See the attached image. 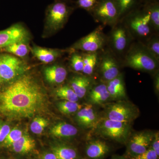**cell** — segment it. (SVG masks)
Returning a JSON list of instances; mask_svg holds the SVG:
<instances>
[{
  "label": "cell",
  "mask_w": 159,
  "mask_h": 159,
  "mask_svg": "<svg viewBox=\"0 0 159 159\" xmlns=\"http://www.w3.org/2000/svg\"><path fill=\"white\" fill-rule=\"evenodd\" d=\"M154 134L148 131H143L129 137L126 142V157L137 155L145 152L151 146Z\"/></svg>",
  "instance_id": "cell-12"
},
{
  "label": "cell",
  "mask_w": 159,
  "mask_h": 159,
  "mask_svg": "<svg viewBox=\"0 0 159 159\" xmlns=\"http://www.w3.org/2000/svg\"><path fill=\"white\" fill-rule=\"evenodd\" d=\"M107 37V47L122 62L135 41L130 32L122 21L118 22L111 27Z\"/></svg>",
  "instance_id": "cell-5"
},
{
  "label": "cell",
  "mask_w": 159,
  "mask_h": 159,
  "mask_svg": "<svg viewBox=\"0 0 159 159\" xmlns=\"http://www.w3.org/2000/svg\"><path fill=\"white\" fill-rule=\"evenodd\" d=\"M50 149L57 159H83L77 148L68 144L59 143L53 145Z\"/></svg>",
  "instance_id": "cell-22"
},
{
  "label": "cell",
  "mask_w": 159,
  "mask_h": 159,
  "mask_svg": "<svg viewBox=\"0 0 159 159\" xmlns=\"http://www.w3.org/2000/svg\"><path fill=\"white\" fill-rule=\"evenodd\" d=\"M122 62L107 48L100 52V58L96 75L99 81L107 83L122 73Z\"/></svg>",
  "instance_id": "cell-8"
},
{
  "label": "cell",
  "mask_w": 159,
  "mask_h": 159,
  "mask_svg": "<svg viewBox=\"0 0 159 159\" xmlns=\"http://www.w3.org/2000/svg\"><path fill=\"white\" fill-rule=\"evenodd\" d=\"M47 97L34 77L23 74L0 92V114L18 120L39 115L45 110Z\"/></svg>",
  "instance_id": "cell-1"
},
{
  "label": "cell",
  "mask_w": 159,
  "mask_h": 159,
  "mask_svg": "<svg viewBox=\"0 0 159 159\" xmlns=\"http://www.w3.org/2000/svg\"><path fill=\"white\" fill-rule=\"evenodd\" d=\"M82 105L77 102L63 100L58 103V108L62 113L65 115L77 113L82 108Z\"/></svg>",
  "instance_id": "cell-30"
},
{
  "label": "cell",
  "mask_w": 159,
  "mask_h": 159,
  "mask_svg": "<svg viewBox=\"0 0 159 159\" xmlns=\"http://www.w3.org/2000/svg\"><path fill=\"white\" fill-rule=\"evenodd\" d=\"M1 50L13 54L16 57L24 58L28 55L30 48L27 43H18L7 46Z\"/></svg>",
  "instance_id": "cell-26"
},
{
  "label": "cell",
  "mask_w": 159,
  "mask_h": 159,
  "mask_svg": "<svg viewBox=\"0 0 159 159\" xmlns=\"http://www.w3.org/2000/svg\"><path fill=\"white\" fill-rule=\"evenodd\" d=\"M55 94L57 97L63 100L77 102L79 99L68 84L59 86L55 91Z\"/></svg>",
  "instance_id": "cell-28"
},
{
  "label": "cell",
  "mask_w": 159,
  "mask_h": 159,
  "mask_svg": "<svg viewBox=\"0 0 159 159\" xmlns=\"http://www.w3.org/2000/svg\"><path fill=\"white\" fill-rule=\"evenodd\" d=\"M23 132L20 129L15 128L10 130L1 146L3 148H9L12 144L18 141L23 136Z\"/></svg>",
  "instance_id": "cell-32"
},
{
  "label": "cell",
  "mask_w": 159,
  "mask_h": 159,
  "mask_svg": "<svg viewBox=\"0 0 159 159\" xmlns=\"http://www.w3.org/2000/svg\"><path fill=\"white\" fill-rule=\"evenodd\" d=\"M25 63L19 57L9 54L0 55V81H14L21 77L26 70Z\"/></svg>",
  "instance_id": "cell-11"
},
{
  "label": "cell",
  "mask_w": 159,
  "mask_h": 159,
  "mask_svg": "<svg viewBox=\"0 0 159 159\" xmlns=\"http://www.w3.org/2000/svg\"><path fill=\"white\" fill-rule=\"evenodd\" d=\"M154 77V87L155 90L157 93H158L159 90V70L156 71L153 74Z\"/></svg>",
  "instance_id": "cell-39"
},
{
  "label": "cell",
  "mask_w": 159,
  "mask_h": 159,
  "mask_svg": "<svg viewBox=\"0 0 159 159\" xmlns=\"http://www.w3.org/2000/svg\"><path fill=\"white\" fill-rule=\"evenodd\" d=\"M10 130V127L9 125L7 124L0 125V145H2L5 141Z\"/></svg>",
  "instance_id": "cell-36"
},
{
  "label": "cell",
  "mask_w": 159,
  "mask_h": 159,
  "mask_svg": "<svg viewBox=\"0 0 159 159\" xmlns=\"http://www.w3.org/2000/svg\"><path fill=\"white\" fill-rule=\"evenodd\" d=\"M76 119L78 123L83 127L91 129L95 128L100 118L93 106L89 104L77 112Z\"/></svg>",
  "instance_id": "cell-19"
},
{
  "label": "cell",
  "mask_w": 159,
  "mask_h": 159,
  "mask_svg": "<svg viewBox=\"0 0 159 159\" xmlns=\"http://www.w3.org/2000/svg\"><path fill=\"white\" fill-rule=\"evenodd\" d=\"M111 159H128L126 157H123V156H114Z\"/></svg>",
  "instance_id": "cell-40"
},
{
  "label": "cell",
  "mask_w": 159,
  "mask_h": 159,
  "mask_svg": "<svg viewBox=\"0 0 159 159\" xmlns=\"http://www.w3.org/2000/svg\"><path fill=\"white\" fill-rule=\"evenodd\" d=\"M69 64L72 70L77 73L82 74L84 69V59L83 52L73 51L70 52Z\"/></svg>",
  "instance_id": "cell-27"
},
{
  "label": "cell",
  "mask_w": 159,
  "mask_h": 159,
  "mask_svg": "<svg viewBox=\"0 0 159 159\" xmlns=\"http://www.w3.org/2000/svg\"><path fill=\"white\" fill-rule=\"evenodd\" d=\"M0 159H4L3 158H2V157H0Z\"/></svg>",
  "instance_id": "cell-42"
},
{
  "label": "cell",
  "mask_w": 159,
  "mask_h": 159,
  "mask_svg": "<svg viewBox=\"0 0 159 159\" xmlns=\"http://www.w3.org/2000/svg\"><path fill=\"white\" fill-rule=\"evenodd\" d=\"M139 111L136 106L124 100L107 104L105 117L111 120L131 123L137 119Z\"/></svg>",
  "instance_id": "cell-10"
},
{
  "label": "cell",
  "mask_w": 159,
  "mask_h": 159,
  "mask_svg": "<svg viewBox=\"0 0 159 159\" xmlns=\"http://www.w3.org/2000/svg\"><path fill=\"white\" fill-rule=\"evenodd\" d=\"M130 124L103 117L99 119L95 129L100 137L124 144L126 143L130 137Z\"/></svg>",
  "instance_id": "cell-6"
},
{
  "label": "cell",
  "mask_w": 159,
  "mask_h": 159,
  "mask_svg": "<svg viewBox=\"0 0 159 159\" xmlns=\"http://www.w3.org/2000/svg\"><path fill=\"white\" fill-rule=\"evenodd\" d=\"M51 134L57 139H70L76 136L78 132L75 126L66 122H61L54 125L50 130Z\"/></svg>",
  "instance_id": "cell-24"
},
{
  "label": "cell",
  "mask_w": 159,
  "mask_h": 159,
  "mask_svg": "<svg viewBox=\"0 0 159 159\" xmlns=\"http://www.w3.org/2000/svg\"><path fill=\"white\" fill-rule=\"evenodd\" d=\"M32 54L39 60L45 64L54 62L66 52L69 51L67 49L60 50L57 49H49L34 46L30 48Z\"/></svg>",
  "instance_id": "cell-18"
},
{
  "label": "cell",
  "mask_w": 159,
  "mask_h": 159,
  "mask_svg": "<svg viewBox=\"0 0 159 159\" xmlns=\"http://www.w3.org/2000/svg\"><path fill=\"white\" fill-rule=\"evenodd\" d=\"M96 82L94 77L81 74L71 77L68 84L78 98L81 99L86 96L90 89Z\"/></svg>",
  "instance_id": "cell-14"
},
{
  "label": "cell",
  "mask_w": 159,
  "mask_h": 159,
  "mask_svg": "<svg viewBox=\"0 0 159 159\" xmlns=\"http://www.w3.org/2000/svg\"><path fill=\"white\" fill-rule=\"evenodd\" d=\"M101 51L94 52H83L84 59L83 74L93 77L96 75Z\"/></svg>",
  "instance_id": "cell-23"
},
{
  "label": "cell",
  "mask_w": 159,
  "mask_h": 159,
  "mask_svg": "<svg viewBox=\"0 0 159 159\" xmlns=\"http://www.w3.org/2000/svg\"><path fill=\"white\" fill-rule=\"evenodd\" d=\"M126 157L128 159H159V157L151 147L143 153Z\"/></svg>",
  "instance_id": "cell-34"
},
{
  "label": "cell",
  "mask_w": 159,
  "mask_h": 159,
  "mask_svg": "<svg viewBox=\"0 0 159 159\" xmlns=\"http://www.w3.org/2000/svg\"></svg>",
  "instance_id": "cell-44"
},
{
  "label": "cell",
  "mask_w": 159,
  "mask_h": 159,
  "mask_svg": "<svg viewBox=\"0 0 159 159\" xmlns=\"http://www.w3.org/2000/svg\"><path fill=\"white\" fill-rule=\"evenodd\" d=\"M110 150V147L105 141L94 139L86 144L84 152L86 156L89 159H103Z\"/></svg>",
  "instance_id": "cell-17"
},
{
  "label": "cell",
  "mask_w": 159,
  "mask_h": 159,
  "mask_svg": "<svg viewBox=\"0 0 159 159\" xmlns=\"http://www.w3.org/2000/svg\"><path fill=\"white\" fill-rule=\"evenodd\" d=\"M144 45L149 53L159 61V34H154Z\"/></svg>",
  "instance_id": "cell-31"
},
{
  "label": "cell",
  "mask_w": 159,
  "mask_h": 159,
  "mask_svg": "<svg viewBox=\"0 0 159 159\" xmlns=\"http://www.w3.org/2000/svg\"><path fill=\"white\" fill-rule=\"evenodd\" d=\"M1 84V81H0V84Z\"/></svg>",
  "instance_id": "cell-43"
},
{
  "label": "cell",
  "mask_w": 159,
  "mask_h": 159,
  "mask_svg": "<svg viewBox=\"0 0 159 159\" xmlns=\"http://www.w3.org/2000/svg\"><path fill=\"white\" fill-rule=\"evenodd\" d=\"M122 64V67L152 74L159 70V61L149 53L143 44L136 41L132 44Z\"/></svg>",
  "instance_id": "cell-3"
},
{
  "label": "cell",
  "mask_w": 159,
  "mask_h": 159,
  "mask_svg": "<svg viewBox=\"0 0 159 159\" xmlns=\"http://www.w3.org/2000/svg\"><path fill=\"white\" fill-rule=\"evenodd\" d=\"M45 78L48 82L53 84H62L66 79L68 71L61 64H55L47 66L44 70Z\"/></svg>",
  "instance_id": "cell-20"
},
{
  "label": "cell",
  "mask_w": 159,
  "mask_h": 159,
  "mask_svg": "<svg viewBox=\"0 0 159 159\" xmlns=\"http://www.w3.org/2000/svg\"><path fill=\"white\" fill-rule=\"evenodd\" d=\"M130 32L134 40L145 45L154 34H157L152 25L147 5L130 12L121 21Z\"/></svg>",
  "instance_id": "cell-2"
},
{
  "label": "cell",
  "mask_w": 159,
  "mask_h": 159,
  "mask_svg": "<svg viewBox=\"0 0 159 159\" xmlns=\"http://www.w3.org/2000/svg\"><path fill=\"white\" fill-rule=\"evenodd\" d=\"M31 39L28 30L22 25L16 24L0 31V50L18 43H28Z\"/></svg>",
  "instance_id": "cell-13"
},
{
  "label": "cell",
  "mask_w": 159,
  "mask_h": 159,
  "mask_svg": "<svg viewBox=\"0 0 159 159\" xmlns=\"http://www.w3.org/2000/svg\"><path fill=\"white\" fill-rule=\"evenodd\" d=\"M38 159H57V157L51 149L43 152L39 157Z\"/></svg>",
  "instance_id": "cell-38"
},
{
  "label": "cell",
  "mask_w": 159,
  "mask_h": 159,
  "mask_svg": "<svg viewBox=\"0 0 159 159\" xmlns=\"http://www.w3.org/2000/svg\"><path fill=\"white\" fill-rule=\"evenodd\" d=\"M119 11V22L144 4V0H115Z\"/></svg>",
  "instance_id": "cell-25"
},
{
  "label": "cell",
  "mask_w": 159,
  "mask_h": 159,
  "mask_svg": "<svg viewBox=\"0 0 159 159\" xmlns=\"http://www.w3.org/2000/svg\"><path fill=\"white\" fill-rule=\"evenodd\" d=\"M152 148L155 152L157 155L159 156V132H157L154 134V137L152 142Z\"/></svg>",
  "instance_id": "cell-37"
},
{
  "label": "cell",
  "mask_w": 159,
  "mask_h": 159,
  "mask_svg": "<svg viewBox=\"0 0 159 159\" xmlns=\"http://www.w3.org/2000/svg\"><path fill=\"white\" fill-rule=\"evenodd\" d=\"M36 143L35 140L28 135H23L9 149L19 156H29L35 153Z\"/></svg>",
  "instance_id": "cell-16"
},
{
  "label": "cell",
  "mask_w": 159,
  "mask_h": 159,
  "mask_svg": "<svg viewBox=\"0 0 159 159\" xmlns=\"http://www.w3.org/2000/svg\"><path fill=\"white\" fill-rule=\"evenodd\" d=\"M86 96L89 104L92 105L104 104L111 99L105 83L100 81L94 84Z\"/></svg>",
  "instance_id": "cell-15"
},
{
  "label": "cell",
  "mask_w": 159,
  "mask_h": 159,
  "mask_svg": "<svg viewBox=\"0 0 159 159\" xmlns=\"http://www.w3.org/2000/svg\"><path fill=\"white\" fill-rule=\"evenodd\" d=\"M76 7L69 0H55L46 9L45 32L53 34L63 28Z\"/></svg>",
  "instance_id": "cell-4"
},
{
  "label": "cell",
  "mask_w": 159,
  "mask_h": 159,
  "mask_svg": "<svg viewBox=\"0 0 159 159\" xmlns=\"http://www.w3.org/2000/svg\"><path fill=\"white\" fill-rule=\"evenodd\" d=\"M49 125L48 121L42 117H35L31 123L30 129L32 133L36 134L42 133Z\"/></svg>",
  "instance_id": "cell-33"
},
{
  "label": "cell",
  "mask_w": 159,
  "mask_h": 159,
  "mask_svg": "<svg viewBox=\"0 0 159 159\" xmlns=\"http://www.w3.org/2000/svg\"><path fill=\"white\" fill-rule=\"evenodd\" d=\"M159 0H144V4L154 2H159Z\"/></svg>",
  "instance_id": "cell-41"
},
{
  "label": "cell",
  "mask_w": 159,
  "mask_h": 159,
  "mask_svg": "<svg viewBox=\"0 0 159 159\" xmlns=\"http://www.w3.org/2000/svg\"><path fill=\"white\" fill-rule=\"evenodd\" d=\"M97 0H77L76 3L77 8L84 9L89 12L97 3Z\"/></svg>",
  "instance_id": "cell-35"
},
{
  "label": "cell",
  "mask_w": 159,
  "mask_h": 159,
  "mask_svg": "<svg viewBox=\"0 0 159 159\" xmlns=\"http://www.w3.org/2000/svg\"><path fill=\"white\" fill-rule=\"evenodd\" d=\"M149 11L152 25L157 34H159V2L146 3Z\"/></svg>",
  "instance_id": "cell-29"
},
{
  "label": "cell",
  "mask_w": 159,
  "mask_h": 159,
  "mask_svg": "<svg viewBox=\"0 0 159 159\" xmlns=\"http://www.w3.org/2000/svg\"><path fill=\"white\" fill-rule=\"evenodd\" d=\"M104 26L100 25L93 31L77 40L67 48L69 53L73 51L94 52L102 51L107 47V35L103 32Z\"/></svg>",
  "instance_id": "cell-7"
},
{
  "label": "cell",
  "mask_w": 159,
  "mask_h": 159,
  "mask_svg": "<svg viewBox=\"0 0 159 159\" xmlns=\"http://www.w3.org/2000/svg\"><path fill=\"white\" fill-rule=\"evenodd\" d=\"M96 22L111 28L119 22V11L115 0H97L89 12Z\"/></svg>",
  "instance_id": "cell-9"
},
{
  "label": "cell",
  "mask_w": 159,
  "mask_h": 159,
  "mask_svg": "<svg viewBox=\"0 0 159 159\" xmlns=\"http://www.w3.org/2000/svg\"><path fill=\"white\" fill-rule=\"evenodd\" d=\"M105 83L111 99L118 101L124 100L126 98L124 74L122 72L116 77Z\"/></svg>",
  "instance_id": "cell-21"
}]
</instances>
